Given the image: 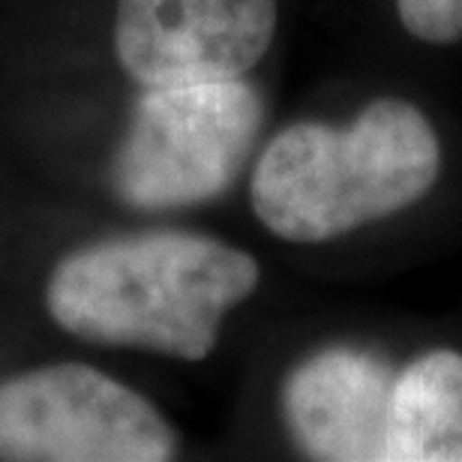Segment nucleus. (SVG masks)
I'll list each match as a JSON object with an SVG mask.
<instances>
[{
    "instance_id": "obj_2",
    "label": "nucleus",
    "mask_w": 462,
    "mask_h": 462,
    "mask_svg": "<svg viewBox=\"0 0 462 462\" xmlns=\"http://www.w3.org/2000/svg\"><path fill=\"white\" fill-rule=\"evenodd\" d=\"M441 144L420 108L375 99L348 126L303 120L255 162V217L291 244H321L411 208L436 187Z\"/></svg>"
},
{
    "instance_id": "obj_1",
    "label": "nucleus",
    "mask_w": 462,
    "mask_h": 462,
    "mask_svg": "<svg viewBox=\"0 0 462 462\" xmlns=\"http://www.w3.org/2000/svg\"><path fill=\"white\" fill-rule=\"evenodd\" d=\"M244 249L189 231H147L69 253L45 285L49 316L99 346L205 360L226 312L258 289Z\"/></svg>"
},
{
    "instance_id": "obj_6",
    "label": "nucleus",
    "mask_w": 462,
    "mask_h": 462,
    "mask_svg": "<svg viewBox=\"0 0 462 462\" xmlns=\"http://www.w3.org/2000/svg\"><path fill=\"white\" fill-rule=\"evenodd\" d=\"M393 369L360 348H325L285 378L282 411L303 454L325 462H387Z\"/></svg>"
},
{
    "instance_id": "obj_8",
    "label": "nucleus",
    "mask_w": 462,
    "mask_h": 462,
    "mask_svg": "<svg viewBox=\"0 0 462 462\" xmlns=\"http://www.w3.org/2000/svg\"><path fill=\"white\" fill-rule=\"evenodd\" d=\"M396 13L420 42L450 45L462 40V0H396Z\"/></svg>"
},
{
    "instance_id": "obj_5",
    "label": "nucleus",
    "mask_w": 462,
    "mask_h": 462,
    "mask_svg": "<svg viewBox=\"0 0 462 462\" xmlns=\"http://www.w3.org/2000/svg\"><path fill=\"white\" fill-rule=\"evenodd\" d=\"M276 33V0H117L115 54L142 88L244 79Z\"/></svg>"
},
{
    "instance_id": "obj_3",
    "label": "nucleus",
    "mask_w": 462,
    "mask_h": 462,
    "mask_svg": "<svg viewBox=\"0 0 462 462\" xmlns=\"http://www.w3.org/2000/svg\"><path fill=\"white\" fill-rule=\"evenodd\" d=\"M264 120L244 79L147 88L112 165V187L135 210H178L210 201L237 180Z\"/></svg>"
},
{
    "instance_id": "obj_7",
    "label": "nucleus",
    "mask_w": 462,
    "mask_h": 462,
    "mask_svg": "<svg viewBox=\"0 0 462 462\" xmlns=\"http://www.w3.org/2000/svg\"><path fill=\"white\" fill-rule=\"evenodd\" d=\"M387 462H462L459 351H427L393 375Z\"/></svg>"
},
{
    "instance_id": "obj_4",
    "label": "nucleus",
    "mask_w": 462,
    "mask_h": 462,
    "mask_svg": "<svg viewBox=\"0 0 462 462\" xmlns=\"http://www.w3.org/2000/svg\"><path fill=\"white\" fill-rule=\"evenodd\" d=\"M174 450L169 420L88 364H51L0 382V459L165 462Z\"/></svg>"
}]
</instances>
